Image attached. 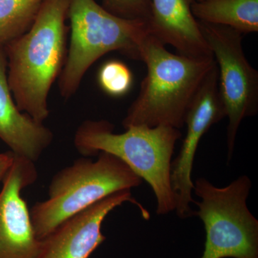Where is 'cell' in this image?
<instances>
[{
  "label": "cell",
  "instance_id": "cell-1",
  "mask_svg": "<svg viewBox=\"0 0 258 258\" xmlns=\"http://www.w3.org/2000/svg\"><path fill=\"white\" fill-rule=\"evenodd\" d=\"M69 0H44L31 28L5 47L8 81L20 111L43 123L48 96L68 55Z\"/></svg>",
  "mask_w": 258,
  "mask_h": 258
},
{
  "label": "cell",
  "instance_id": "cell-2",
  "mask_svg": "<svg viewBox=\"0 0 258 258\" xmlns=\"http://www.w3.org/2000/svg\"><path fill=\"white\" fill-rule=\"evenodd\" d=\"M141 60L147 66V75L123 118V128H182L191 101L215 64L213 56L176 55L149 32L142 45Z\"/></svg>",
  "mask_w": 258,
  "mask_h": 258
},
{
  "label": "cell",
  "instance_id": "cell-3",
  "mask_svg": "<svg viewBox=\"0 0 258 258\" xmlns=\"http://www.w3.org/2000/svg\"><path fill=\"white\" fill-rule=\"evenodd\" d=\"M123 134L113 133L107 120H86L75 134L74 145L84 157L106 152L129 166L147 181L157 198L158 215L175 210L171 189V164L174 147L181 137L179 129L166 125H137Z\"/></svg>",
  "mask_w": 258,
  "mask_h": 258
},
{
  "label": "cell",
  "instance_id": "cell-4",
  "mask_svg": "<svg viewBox=\"0 0 258 258\" xmlns=\"http://www.w3.org/2000/svg\"><path fill=\"white\" fill-rule=\"evenodd\" d=\"M68 18L71 41L67 58L58 80L64 99L74 96L88 69L108 52L117 51L141 60L147 23L111 14L96 0H69Z\"/></svg>",
  "mask_w": 258,
  "mask_h": 258
},
{
  "label": "cell",
  "instance_id": "cell-5",
  "mask_svg": "<svg viewBox=\"0 0 258 258\" xmlns=\"http://www.w3.org/2000/svg\"><path fill=\"white\" fill-rule=\"evenodd\" d=\"M98 159L81 158L54 175L48 199L30 210L35 235L42 240L55 227L112 194L142 184V179L129 166L106 152Z\"/></svg>",
  "mask_w": 258,
  "mask_h": 258
},
{
  "label": "cell",
  "instance_id": "cell-6",
  "mask_svg": "<svg viewBox=\"0 0 258 258\" xmlns=\"http://www.w3.org/2000/svg\"><path fill=\"white\" fill-rule=\"evenodd\" d=\"M248 176L237 178L225 187L214 186L205 178L194 184L201 202L195 203L205 226L206 241L200 258H258V221L249 211Z\"/></svg>",
  "mask_w": 258,
  "mask_h": 258
},
{
  "label": "cell",
  "instance_id": "cell-7",
  "mask_svg": "<svg viewBox=\"0 0 258 258\" xmlns=\"http://www.w3.org/2000/svg\"><path fill=\"white\" fill-rule=\"evenodd\" d=\"M198 22L218 69L219 91L229 120L227 144L230 160L241 123L257 112L258 72L244 55L242 34L228 27Z\"/></svg>",
  "mask_w": 258,
  "mask_h": 258
},
{
  "label": "cell",
  "instance_id": "cell-8",
  "mask_svg": "<svg viewBox=\"0 0 258 258\" xmlns=\"http://www.w3.org/2000/svg\"><path fill=\"white\" fill-rule=\"evenodd\" d=\"M226 117L218 86L216 62L207 75L189 107L184 124L186 137L179 154L171 164V185L175 200V211L180 218L193 215L190 208L194 183L191 180L193 163L200 140L212 125Z\"/></svg>",
  "mask_w": 258,
  "mask_h": 258
},
{
  "label": "cell",
  "instance_id": "cell-9",
  "mask_svg": "<svg viewBox=\"0 0 258 258\" xmlns=\"http://www.w3.org/2000/svg\"><path fill=\"white\" fill-rule=\"evenodd\" d=\"M35 163L14 154L0 190V258H35L41 240L34 230L22 191L35 182Z\"/></svg>",
  "mask_w": 258,
  "mask_h": 258
},
{
  "label": "cell",
  "instance_id": "cell-10",
  "mask_svg": "<svg viewBox=\"0 0 258 258\" xmlns=\"http://www.w3.org/2000/svg\"><path fill=\"white\" fill-rule=\"evenodd\" d=\"M125 203L138 207L142 217L149 212L132 197L131 189L121 190L64 220L42 239L35 258H89L105 240L102 225L110 212Z\"/></svg>",
  "mask_w": 258,
  "mask_h": 258
},
{
  "label": "cell",
  "instance_id": "cell-11",
  "mask_svg": "<svg viewBox=\"0 0 258 258\" xmlns=\"http://www.w3.org/2000/svg\"><path fill=\"white\" fill-rule=\"evenodd\" d=\"M8 60L0 50V140L10 151L35 163L53 140V134L41 122L19 109L8 81Z\"/></svg>",
  "mask_w": 258,
  "mask_h": 258
},
{
  "label": "cell",
  "instance_id": "cell-12",
  "mask_svg": "<svg viewBox=\"0 0 258 258\" xmlns=\"http://www.w3.org/2000/svg\"><path fill=\"white\" fill-rule=\"evenodd\" d=\"M196 0H152L149 32L181 55L211 57L191 6Z\"/></svg>",
  "mask_w": 258,
  "mask_h": 258
},
{
  "label": "cell",
  "instance_id": "cell-13",
  "mask_svg": "<svg viewBox=\"0 0 258 258\" xmlns=\"http://www.w3.org/2000/svg\"><path fill=\"white\" fill-rule=\"evenodd\" d=\"M199 21L228 27L241 34L258 31V0H203L191 6Z\"/></svg>",
  "mask_w": 258,
  "mask_h": 258
},
{
  "label": "cell",
  "instance_id": "cell-14",
  "mask_svg": "<svg viewBox=\"0 0 258 258\" xmlns=\"http://www.w3.org/2000/svg\"><path fill=\"white\" fill-rule=\"evenodd\" d=\"M44 0H0V50L31 28Z\"/></svg>",
  "mask_w": 258,
  "mask_h": 258
},
{
  "label": "cell",
  "instance_id": "cell-15",
  "mask_svg": "<svg viewBox=\"0 0 258 258\" xmlns=\"http://www.w3.org/2000/svg\"><path fill=\"white\" fill-rule=\"evenodd\" d=\"M100 87L113 97L124 96L133 84V74L128 66L120 60L107 61L98 74Z\"/></svg>",
  "mask_w": 258,
  "mask_h": 258
},
{
  "label": "cell",
  "instance_id": "cell-16",
  "mask_svg": "<svg viewBox=\"0 0 258 258\" xmlns=\"http://www.w3.org/2000/svg\"><path fill=\"white\" fill-rule=\"evenodd\" d=\"M102 7L119 18L138 20L147 25L150 21L152 0H103Z\"/></svg>",
  "mask_w": 258,
  "mask_h": 258
},
{
  "label": "cell",
  "instance_id": "cell-17",
  "mask_svg": "<svg viewBox=\"0 0 258 258\" xmlns=\"http://www.w3.org/2000/svg\"><path fill=\"white\" fill-rule=\"evenodd\" d=\"M14 160V154L11 151L0 154V184L8 174Z\"/></svg>",
  "mask_w": 258,
  "mask_h": 258
},
{
  "label": "cell",
  "instance_id": "cell-18",
  "mask_svg": "<svg viewBox=\"0 0 258 258\" xmlns=\"http://www.w3.org/2000/svg\"><path fill=\"white\" fill-rule=\"evenodd\" d=\"M197 2H199V1H203V0H196Z\"/></svg>",
  "mask_w": 258,
  "mask_h": 258
}]
</instances>
